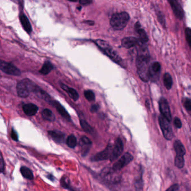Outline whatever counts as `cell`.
<instances>
[{"label": "cell", "mask_w": 191, "mask_h": 191, "mask_svg": "<svg viewBox=\"0 0 191 191\" xmlns=\"http://www.w3.org/2000/svg\"><path fill=\"white\" fill-rule=\"evenodd\" d=\"M139 48L137 51L136 66L137 74L141 80L145 83H148L150 80L149 68L150 55L145 43H139Z\"/></svg>", "instance_id": "cell-1"}, {"label": "cell", "mask_w": 191, "mask_h": 191, "mask_svg": "<svg viewBox=\"0 0 191 191\" xmlns=\"http://www.w3.org/2000/svg\"><path fill=\"white\" fill-rule=\"evenodd\" d=\"M95 43L111 60H113L114 62L123 67H125L124 62L123 61L121 57H120L117 53V52L112 48V47L108 42H107L105 40L98 39L95 40Z\"/></svg>", "instance_id": "cell-2"}, {"label": "cell", "mask_w": 191, "mask_h": 191, "mask_svg": "<svg viewBox=\"0 0 191 191\" xmlns=\"http://www.w3.org/2000/svg\"><path fill=\"white\" fill-rule=\"evenodd\" d=\"M130 20L129 14L126 12H122L113 15L110 24L116 30H121L125 28Z\"/></svg>", "instance_id": "cell-3"}, {"label": "cell", "mask_w": 191, "mask_h": 191, "mask_svg": "<svg viewBox=\"0 0 191 191\" xmlns=\"http://www.w3.org/2000/svg\"><path fill=\"white\" fill-rule=\"evenodd\" d=\"M159 122L164 138L166 140H171L173 137V132L169 122L163 116L159 117Z\"/></svg>", "instance_id": "cell-4"}, {"label": "cell", "mask_w": 191, "mask_h": 191, "mask_svg": "<svg viewBox=\"0 0 191 191\" xmlns=\"http://www.w3.org/2000/svg\"><path fill=\"white\" fill-rule=\"evenodd\" d=\"M134 157H132L131 154H130L129 152H126L117 161V162L115 163L112 167V170L114 171L121 170L123 168H124L125 166H127L129 164L131 163Z\"/></svg>", "instance_id": "cell-5"}, {"label": "cell", "mask_w": 191, "mask_h": 191, "mask_svg": "<svg viewBox=\"0 0 191 191\" xmlns=\"http://www.w3.org/2000/svg\"><path fill=\"white\" fill-rule=\"evenodd\" d=\"M0 70L7 74L19 76L21 74V71L16 66L11 63L7 62L2 60H0Z\"/></svg>", "instance_id": "cell-6"}, {"label": "cell", "mask_w": 191, "mask_h": 191, "mask_svg": "<svg viewBox=\"0 0 191 191\" xmlns=\"http://www.w3.org/2000/svg\"><path fill=\"white\" fill-rule=\"evenodd\" d=\"M123 150H124V146L122 141L121 139V138L118 137L115 142L114 148L112 149L111 154L109 157L111 161L113 162L115 160H117V159L121 155V154H122Z\"/></svg>", "instance_id": "cell-7"}, {"label": "cell", "mask_w": 191, "mask_h": 191, "mask_svg": "<svg viewBox=\"0 0 191 191\" xmlns=\"http://www.w3.org/2000/svg\"><path fill=\"white\" fill-rule=\"evenodd\" d=\"M159 104V109L161 115L164 118H166L169 122L171 121V112L167 100L165 98H161Z\"/></svg>", "instance_id": "cell-8"}, {"label": "cell", "mask_w": 191, "mask_h": 191, "mask_svg": "<svg viewBox=\"0 0 191 191\" xmlns=\"http://www.w3.org/2000/svg\"><path fill=\"white\" fill-rule=\"evenodd\" d=\"M113 149V146L111 144H109L104 150L98 152L94 157H91V160L93 161H99L102 160H107L109 159L111 151Z\"/></svg>", "instance_id": "cell-9"}, {"label": "cell", "mask_w": 191, "mask_h": 191, "mask_svg": "<svg viewBox=\"0 0 191 191\" xmlns=\"http://www.w3.org/2000/svg\"><path fill=\"white\" fill-rule=\"evenodd\" d=\"M161 71V65L159 62H155L150 65L149 75L150 80L153 82L158 80Z\"/></svg>", "instance_id": "cell-10"}, {"label": "cell", "mask_w": 191, "mask_h": 191, "mask_svg": "<svg viewBox=\"0 0 191 191\" xmlns=\"http://www.w3.org/2000/svg\"><path fill=\"white\" fill-rule=\"evenodd\" d=\"M168 2L175 16L179 19H183L184 16V13L180 3V0H168Z\"/></svg>", "instance_id": "cell-11"}, {"label": "cell", "mask_w": 191, "mask_h": 191, "mask_svg": "<svg viewBox=\"0 0 191 191\" xmlns=\"http://www.w3.org/2000/svg\"><path fill=\"white\" fill-rule=\"evenodd\" d=\"M140 42V40L139 39H137L136 38L130 37L123 38L121 42V44H122V46L123 47L129 49L134 46L139 45Z\"/></svg>", "instance_id": "cell-12"}, {"label": "cell", "mask_w": 191, "mask_h": 191, "mask_svg": "<svg viewBox=\"0 0 191 191\" xmlns=\"http://www.w3.org/2000/svg\"><path fill=\"white\" fill-rule=\"evenodd\" d=\"M134 29L139 36V39L141 43H146L148 42V37L146 34L145 31L143 29L141 28V25L139 21L136 23L134 26Z\"/></svg>", "instance_id": "cell-13"}, {"label": "cell", "mask_w": 191, "mask_h": 191, "mask_svg": "<svg viewBox=\"0 0 191 191\" xmlns=\"http://www.w3.org/2000/svg\"><path fill=\"white\" fill-rule=\"evenodd\" d=\"M16 90H17V94L20 97H28L30 93V91L29 90L25 83L23 81V80L18 83Z\"/></svg>", "instance_id": "cell-14"}, {"label": "cell", "mask_w": 191, "mask_h": 191, "mask_svg": "<svg viewBox=\"0 0 191 191\" xmlns=\"http://www.w3.org/2000/svg\"><path fill=\"white\" fill-rule=\"evenodd\" d=\"M60 86L63 90H65L67 93V94H69L70 97L74 101H77L79 99V95L75 89L72 88H70L68 86L66 85L63 83H61Z\"/></svg>", "instance_id": "cell-15"}, {"label": "cell", "mask_w": 191, "mask_h": 191, "mask_svg": "<svg viewBox=\"0 0 191 191\" xmlns=\"http://www.w3.org/2000/svg\"><path fill=\"white\" fill-rule=\"evenodd\" d=\"M23 111L24 113L28 116H33L37 113L38 107L36 105L32 103L26 104L23 106Z\"/></svg>", "instance_id": "cell-16"}, {"label": "cell", "mask_w": 191, "mask_h": 191, "mask_svg": "<svg viewBox=\"0 0 191 191\" xmlns=\"http://www.w3.org/2000/svg\"><path fill=\"white\" fill-rule=\"evenodd\" d=\"M52 104L57 109V111L60 113L64 118L68 121H70L71 117L69 115V113L66 111L65 108L63 107L59 102L57 101H54L52 102Z\"/></svg>", "instance_id": "cell-17"}, {"label": "cell", "mask_w": 191, "mask_h": 191, "mask_svg": "<svg viewBox=\"0 0 191 191\" xmlns=\"http://www.w3.org/2000/svg\"><path fill=\"white\" fill-rule=\"evenodd\" d=\"M49 134L52 139L57 143H62L65 139V134L58 131H51L48 132Z\"/></svg>", "instance_id": "cell-18"}, {"label": "cell", "mask_w": 191, "mask_h": 191, "mask_svg": "<svg viewBox=\"0 0 191 191\" xmlns=\"http://www.w3.org/2000/svg\"><path fill=\"white\" fill-rule=\"evenodd\" d=\"M174 148L177 155L184 157L185 154V149L182 142L180 140H176L174 143Z\"/></svg>", "instance_id": "cell-19"}, {"label": "cell", "mask_w": 191, "mask_h": 191, "mask_svg": "<svg viewBox=\"0 0 191 191\" xmlns=\"http://www.w3.org/2000/svg\"><path fill=\"white\" fill-rule=\"evenodd\" d=\"M20 20L24 30L28 33H30L32 30L31 25L26 16L24 14L20 15Z\"/></svg>", "instance_id": "cell-20"}, {"label": "cell", "mask_w": 191, "mask_h": 191, "mask_svg": "<svg viewBox=\"0 0 191 191\" xmlns=\"http://www.w3.org/2000/svg\"><path fill=\"white\" fill-rule=\"evenodd\" d=\"M42 117L44 120L48 121L50 122H53L55 120V116L53 112L48 109H44L42 112Z\"/></svg>", "instance_id": "cell-21"}, {"label": "cell", "mask_w": 191, "mask_h": 191, "mask_svg": "<svg viewBox=\"0 0 191 191\" xmlns=\"http://www.w3.org/2000/svg\"><path fill=\"white\" fill-rule=\"evenodd\" d=\"M21 173L23 175V177L28 180H31L33 179V174L31 170L26 166H22L20 169Z\"/></svg>", "instance_id": "cell-22"}, {"label": "cell", "mask_w": 191, "mask_h": 191, "mask_svg": "<svg viewBox=\"0 0 191 191\" xmlns=\"http://www.w3.org/2000/svg\"><path fill=\"white\" fill-rule=\"evenodd\" d=\"M53 69V66L52 65L51 63L49 61H46L40 70V72L43 75L48 74Z\"/></svg>", "instance_id": "cell-23"}, {"label": "cell", "mask_w": 191, "mask_h": 191, "mask_svg": "<svg viewBox=\"0 0 191 191\" xmlns=\"http://www.w3.org/2000/svg\"><path fill=\"white\" fill-rule=\"evenodd\" d=\"M164 84L168 90H170L172 87L173 80L171 75L169 73H166L164 75Z\"/></svg>", "instance_id": "cell-24"}, {"label": "cell", "mask_w": 191, "mask_h": 191, "mask_svg": "<svg viewBox=\"0 0 191 191\" xmlns=\"http://www.w3.org/2000/svg\"><path fill=\"white\" fill-rule=\"evenodd\" d=\"M80 125L84 131L87 133H91L93 131V129L91 125L86 121L84 119H80Z\"/></svg>", "instance_id": "cell-25"}, {"label": "cell", "mask_w": 191, "mask_h": 191, "mask_svg": "<svg viewBox=\"0 0 191 191\" xmlns=\"http://www.w3.org/2000/svg\"><path fill=\"white\" fill-rule=\"evenodd\" d=\"M67 145L70 148H75L77 145V139L76 137L75 136L74 134L70 135L67 139L66 141Z\"/></svg>", "instance_id": "cell-26"}, {"label": "cell", "mask_w": 191, "mask_h": 191, "mask_svg": "<svg viewBox=\"0 0 191 191\" xmlns=\"http://www.w3.org/2000/svg\"><path fill=\"white\" fill-rule=\"evenodd\" d=\"M184 157L183 156H179V155H176L175 158V166L178 168L182 169L184 166Z\"/></svg>", "instance_id": "cell-27"}, {"label": "cell", "mask_w": 191, "mask_h": 191, "mask_svg": "<svg viewBox=\"0 0 191 191\" xmlns=\"http://www.w3.org/2000/svg\"><path fill=\"white\" fill-rule=\"evenodd\" d=\"M143 174H140V176L137 177L135 180V187L136 190L141 191L143 189Z\"/></svg>", "instance_id": "cell-28"}, {"label": "cell", "mask_w": 191, "mask_h": 191, "mask_svg": "<svg viewBox=\"0 0 191 191\" xmlns=\"http://www.w3.org/2000/svg\"><path fill=\"white\" fill-rule=\"evenodd\" d=\"M84 96L89 102H94L95 100V96L94 92L91 90H87L84 91Z\"/></svg>", "instance_id": "cell-29"}, {"label": "cell", "mask_w": 191, "mask_h": 191, "mask_svg": "<svg viewBox=\"0 0 191 191\" xmlns=\"http://www.w3.org/2000/svg\"><path fill=\"white\" fill-rule=\"evenodd\" d=\"M156 12H157V18H158L159 22L161 23V24L162 25L164 28H166V21H165V18H164V16L163 14V13L161 12L160 10H156Z\"/></svg>", "instance_id": "cell-30"}, {"label": "cell", "mask_w": 191, "mask_h": 191, "mask_svg": "<svg viewBox=\"0 0 191 191\" xmlns=\"http://www.w3.org/2000/svg\"><path fill=\"white\" fill-rule=\"evenodd\" d=\"M61 184L63 188L66 189L70 188V180L67 177H63L61 180Z\"/></svg>", "instance_id": "cell-31"}, {"label": "cell", "mask_w": 191, "mask_h": 191, "mask_svg": "<svg viewBox=\"0 0 191 191\" xmlns=\"http://www.w3.org/2000/svg\"><path fill=\"white\" fill-rule=\"evenodd\" d=\"M81 143H82L83 145H85L91 146L92 145V142L91 140L89 139L88 137L86 136H83L81 139Z\"/></svg>", "instance_id": "cell-32"}, {"label": "cell", "mask_w": 191, "mask_h": 191, "mask_svg": "<svg viewBox=\"0 0 191 191\" xmlns=\"http://www.w3.org/2000/svg\"><path fill=\"white\" fill-rule=\"evenodd\" d=\"M184 106L185 107V109L188 111H191V100L188 98H185V100L184 101Z\"/></svg>", "instance_id": "cell-33"}, {"label": "cell", "mask_w": 191, "mask_h": 191, "mask_svg": "<svg viewBox=\"0 0 191 191\" xmlns=\"http://www.w3.org/2000/svg\"><path fill=\"white\" fill-rule=\"evenodd\" d=\"M185 35H186V39L187 41L188 45L190 46V42H191V30L189 28L185 29Z\"/></svg>", "instance_id": "cell-34"}, {"label": "cell", "mask_w": 191, "mask_h": 191, "mask_svg": "<svg viewBox=\"0 0 191 191\" xmlns=\"http://www.w3.org/2000/svg\"><path fill=\"white\" fill-rule=\"evenodd\" d=\"M174 125L177 129H181L182 127V123L179 118L175 117L174 120Z\"/></svg>", "instance_id": "cell-35"}, {"label": "cell", "mask_w": 191, "mask_h": 191, "mask_svg": "<svg viewBox=\"0 0 191 191\" xmlns=\"http://www.w3.org/2000/svg\"><path fill=\"white\" fill-rule=\"evenodd\" d=\"M180 189V187L178 184H174L173 185H171L169 188L166 189L168 191H177Z\"/></svg>", "instance_id": "cell-36"}, {"label": "cell", "mask_w": 191, "mask_h": 191, "mask_svg": "<svg viewBox=\"0 0 191 191\" xmlns=\"http://www.w3.org/2000/svg\"><path fill=\"white\" fill-rule=\"evenodd\" d=\"M5 168V163L2 155L0 154V173L2 172Z\"/></svg>", "instance_id": "cell-37"}, {"label": "cell", "mask_w": 191, "mask_h": 191, "mask_svg": "<svg viewBox=\"0 0 191 191\" xmlns=\"http://www.w3.org/2000/svg\"><path fill=\"white\" fill-rule=\"evenodd\" d=\"M99 106L98 104H94L91 106V108H90V111L93 113H96L99 111Z\"/></svg>", "instance_id": "cell-38"}, {"label": "cell", "mask_w": 191, "mask_h": 191, "mask_svg": "<svg viewBox=\"0 0 191 191\" xmlns=\"http://www.w3.org/2000/svg\"><path fill=\"white\" fill-rule=\"evenodd\" d=\"M79 1L80 4L84 6L89 5L93 2V0H79Z\"/></svg>", "instance_id": "cell-39"}, {"label": "cell", "mask_w": 191, "mask_h": 191, "mask_svg": "<svg viewBox=\"0 0 191 191\" xmlns=\"http://www.w3.org/2000/svg\"><path fill=\"white\" fill-rule=\"evenodd\" d=\"M11 136L12 139L13 140H15V141H17V140H18V136H17V134H16V132L14 130H12Z\"/></svg>", "instance_id": "cell-40"}, {"label": "cell", "mask_w": 191, "mask_h": 191, "mask_svg": "<svg viewBox=\"0 0 191 191\" xmlns=\"http://www.w3.org/2000/svg\"><path fill=\"white\" fill-rule=\"evenodd\" d=\"M86 23H87V24H88L89 25H94V21H86Z\"/></svg>", "instance_id": "cell-41"}, {"label": "cell", "mask_w": 191, "mask_h": 191, "mask_svg": "<svg viewBox=\"0 0 191 191\" xmlns=\"http://www.w3.org/2000/svg\"><path fill=\"white\" fill-rule=\"evenodd\" d=\"M146 107H147L148 109L150 108V103L148 100H146Z\"/></svg>", "instance_id": "cell-42"}, {"label": "cell", "mask_w": 191, "mask_h": 191, "mask_svg": "<svg viewBox=\"0 0 191 191\" xmlns=\"http://www.w3.org/2000/svg\"><path fill=\"white\" fill-rule=\"evenodd\" d=\"M48 178L49 180H53V177L51 175H49V176H48Z\"/></svg>", "instance_id": "cell-43"}, {"label": "cell", "mask_w": 191, "mask_h": 191, "mask_svg": "<svg viewBox=\"0 0 191 191\" xmlns=\"http://www.w3.org/2000/svg\"><path fill=\"white\" fill-rule=\"evenodd\" d=\"M15 1H17L18 3H21V2H22V1H23V0H15Z\"/></svg>", "instance_id": "cell-44"}, {"label": "cell", "mask_w": 191, "mask_h": 191, "mask_svg": "<svg viewBox=\"0 0 191 191\" xmlns=\"http://www.w3.org/2000/svg\"><path fill=\"white\" fill-rule=\"evenodd\" d=\"M68 1H72V2H76L77 1H79V0H68Z\"/></svg>", "instance_id": "cell-45"}]
</instances>
